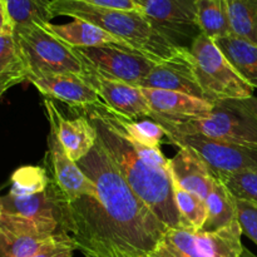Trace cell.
<instances>
[{"label":"cell","instance_id":"5","mask_svg":"<svg viewBox=\"0 0 257 257\" xmlns=\"http://www.w3.org/2000/svg\"><path fill=\"white\" fill-rule=\"evenodd\" d=\"M241 236L238 221L212 232L168 228L147 257H241Z\"/></svg>","mask_w":257,"mask_h":257},{"label":"cell","instance_id":"4","mask_svg":"<svg viewBox=\"0 0 257 257\" xmlns=\"http://www.w3.org/2000/svg\"><path fill=\"white\" fill-rule=\"evenodd\" d=\"M150 118L163 128L176 132L257 147V97L255 95L215 100L212 109L201 117L170 119L152 112Z\"/></svg>","mask_w":257,"mask_h":257},{"label":"cell","instance_id":"24","mask_svg":"<svg viewBox=\"0 0 257 257\" xmlns=\"http://www.w3.org/2000/svg\"><path fill=\"white\" fill-rule=\"evenodd\" d=\"M198 25L202 34L212 40L231 35L226 0H196Z\"/></svg>","mask_w":257,"mask_h":257},{"label":"cell","instance_id":"1","mask_svg":"<svg viewBox=\"0 0 257 257\" xmlns=\"http://www.w3.org/2000/svg\"><path fill=\"white\" fill-rule=\"evenodd\" d=\"M78 166L95 193L68 202L63 231L85 257H147L167 226L136 195L98 140Z\"/></svg>","mask_w":257,"mask_h":257},{"label":"cell","instance_id":"23","mask_svg":"<svg viewBox=\"0 0 257 257\" xmlns=\"http://www.w3.org/2000/svg\"><path fill=\"white\" fill-rule=\"evenodd\" d=\"M13 28L30 24L47 25L53 19L50 8L54 0H2Z\"/></svg>","mask_w":257,"mask_h":257},{"label":"cell","instance_id":"28","mask_svg":"<svg viewBox=\"0 0 257 257\" xmlns=\"http://www.w3.org/2000/svg\"><path fill=\"white\" fill-rule=\"evenodd\" d=\"M112 109V108H110ZM118 122L128 137L138 145L147 148H160L163 137H166L165 130L153 119L136 120L113 110Z\"/></svg>","mask_w":257,"mask_h":257},{"label":"cell","instance_id":"34","mask_svg":"<svg viewBox=\"0 0 257 257\" xmlns=\"http://www.w3.org/2000/svg\"><path fill=\"white\" fill-rule=\"evenodd\" d=\"M8 33H14V28L10 23L4 4L0 2V34H8Z\"/></svg>","mask_w":257,"mask_h":257},{"label":"cell","instance_id":"2","mask_svg":"<svg viewBox=\"0 0 257 257\" xmlns=\"http://www.w3.org/2000/svg\"><path fill=\"white\" fill-rule=\"evenodd\" d=\"M73 112L85 115L97 132L98 142L136 195L168 228L180 227L173 198L170 160L161 148H147L131 140L113 109L102 100Z\"/></svg>","mask_w":257,"mask_h":257},{"label":"cell","instance_id":"29","mask_svg":"<svg viewBox=\"0 0 257 257\" xmlns=\"http://www.w3.org/2000/svg\"><path fill=\"white\" fill-rule=\"evenodd\" d=\"M50 177L47 170L39 166L20 167L12 176L9 193L13 196H29L42 192L49 186Z\"/></svg>","mask_w":257,"mask_h":257},{"label":"cell","instance_id":"38","mask_svg":"<svg viewBox=\"0 0 257 257\" xmlns=\"http://www.w3.org/2000/svg\"><path fill=\"white\" fill-rule=\"evenodd\" d=\"M0 2H2V0H0Z\"/></svg>","mask_w":257,"mask_h":257},{"label":"cell","instance_id":"33","mask_svg":"<svg viewBox=\"0 0 257 257\" xmlns=\"http://www.w3.org/2000/svg\"><path fill=\"white\" fill-rule=\"evenodd\" d=\"M80 2L88 3L90 5L105 9L125 10V12H140L138 5L135 0H80Z\"/></svg>","mask_w":257,"mask_h":257},{"label":"cell","instance_id":"15","mask_svg":"<svg viewBox=\"0 0 257 257\" xmlns=\"http://www.w3.org/2000/svg\"><path fill=\"white\" fill-rule=\"evenodd\" d=\"M27 80L49 99H57L70 108L95 104L100 98L89 82L73 73H27Z\"/></svg>","mask_w":257,"mask_h":257},{"label":"cell","instance_id":"3","mask_svg":"<svg viewBox=\"0 0 257 257\" xmlns=\"http://www.w3.org/2000/svg\"><path fill=\"white\" fill-rule=\"evenodd\" d=\"M53 18L69 17L92 23L156 63L172 57L180 48L161 35L140 12L105 9L80 0H54Z\"/></svg>","mask_w":257,"mask_h":257},{"label":"cell","instance_id":"14","mask_svg":"<svg viewBox=\"0 0 257 257\" xmlns=\"http://www.w3.org/2000/svg\"><path fill=\"white\" fill-rule=\"evenodd\" d=\"M140 87L175 90L200 99L208 100L207 95L202 90L196 77L195 64L190 49H183V48H180L168 59L157 63L150 74L141 83Z\"/></svg>","mask_w":257,"mask_h":257},{"label":"cell","instance_id":"26","mask_svg":"<svg viewBox=\"0 0 257 257\" xmlns=\"http://www.w3.org/2000/svg\"><path fill=\"white\" fill-rule=\"evenodd\" d=\"M173 198L180 216V227L201 231L207 220L206 201L191 193L172 181Z\"/></svg>","mask_w":257,"mask_h":257},{"label":"cell","instance_id":"25","mask_svg":"<svg viewBox=\"0 0 257 257\" xmlns=\"http://www.w3.org/2000/svg\"><path fill=\"white\" fill-rule=\"evenodd\" d=\"M231 35L257 45V0H226Z\"/></svg>","mask_w":257,"mask_h":257},{"label":"cell","instance_id":"13","mask_svg":"<svg viewBox=\"0 0 257 257\" xmlns=\"http://www.w3.org/2000/svg\"><path fill=\"white\" fill-rule=\"evenodd\" d=\"M55 223H39L13 215L0 216V257H30L53 235L60 232Z\"/></svg>","mask_w":257,"mask_h":257},{"label":"cell","instance_id":"9","mask_svg":"<svg viewBox=\"0 0 257 257\" xmlns=\"http://www.w3.org/2000/svg\"><path fill=\"white\" fill-rule=\"evenodd\" d=\"M147 22L175 47L190 49L201 34L196 0H135Z\"/></svg>","mask_w":257,"mask_h":257},{"label":"cell","instance_id":"19","mask_svg":"<svg viewBox=\"0 0 257 257\" xmlns=\"http://www.w3.org/2000/svg\"><path fill=\"white\" fill-rule=\"evenodd\" d=\"M141 88V87H140ZM153 113L175 119L183 117H201L212 109L213 103L175 90L141 88Z\"/></svg>","mask_w":257,"mask_h":257},{"label":"cell","instance_id":"39","mask_svg":"<svg viewBox=\"0 0 257 257\" xmlns=\"http://www.w3.org/2000/svg\"><path fill=\"white\" fill-rule=\"evenodd\" d=\"M72 257H73V256H72Z\"/></svg>","mask_w":257,"mask_h":257},{"label":"cell","instance_id":"31","mask_svg":"<svg viewBox=\"0 0 257 257\" xmlns=\"http://www.w3.org/2000/svg\"><path fill=\"white\" fill-rule=\"evenodd\" d=\"M78 250L74 238L64 231L53 235L37 252L30 257H72Z\"/></svg>","mask_w":257,"mask_h":257},{"label":"cell","instance_id":"30","mask_svg":"<svg viewBox=\"0 0 257 257\" xmlns=\"http://www.w3.org/2000/svg\"><path fill=\"white\" fill-rule=\"evenodd\" d=\"M216 178L225 185L233 198L257 203V171L220 173Z\"/></svg>","mask_w":257,"mask_h":257},{"label":"cell","instance_id":"6","mask_svg":"<svg viewBox=\"0 0 257 257\" xmlns=\"http://www.w3.org/2000/svg\"><path fill=\"white\" fill-rule=\"evenodd\" d=\"M196 77L210 102L252 97L255 88L236 73L215 40L201 33L190 47Z\"/></svg>","mask_w":257,"mask_h":257},{"label":"cell","instance_id":"10","mask_svg":"<svg viewBox=\"0 0 257 257\" xmlns=\"http://www.w3.org/2000/svg\"><path fill=\"white\" fill-rule=\"evenodd\" d=\"M83 64L108 79L140 87L157 64L146 55L120 45L73 48Z\"/></svg>","mask_w":257,"mask_h":257},{"label":"cell","instance_id":"8","mask_svg":"<svg viewBox=\"0 0 257 257\" xmlns=\"http://www.w3.org/2000/svg\"><path fill=\"white\" fill-rule=\"evenodd\" d=\"M163 130L168 142L195 152L215 177L220 173L257 171V147L221 142L200 135H186L168 128Z\"/></svg>","mask_w":257,"mask_h":257},{"label":"cell","instance_id":"21","mask_svg":"<svg viewBox=\"0 0 257 257\" xmlns=\"http://www.w3.org/2000/svg\"><path fill=\"white\" fill-rule=\"evenodd\" d=\"M215 43L236 73L257 89V45L233 35L221 38Z\"/></svg>","mask_w":257,"mask_h":257},{"label":"cell","instance_id":"7","mask_svg":"<svg viewBox=\"0 0 257 257\" xmlns=\"http://www.w3.org/2000/svg\"><path fill=\"white\" fill-rule=\"evenodd\" d=\"M27 73H73L83 75L85 67L72 47L55 37L45 25L15 28Z\"/></svg>","mask_w":257,"mask_h":257},{"label":"cell","instance_id":"27","mask_svg":"<svg viewBox=\"0 0 257 257\" xmlns=\"http://www.w3.org/2000/svg\"><path fill=\"white\" fill-rule=\"evenodd\" d=\"M27 80V68L14 33L0 34V80Z\"/></svg>","mask_w":257,"mask_h":257},{"label":"cell","instance_id":"36","mask_svg":"<svg viewBox=\"0 0 257 257\" xmlns=\"http://www.w3.org/2000/svg\"><path fill=\"white\" fill-rule=\"evenodd\" d=\"M241 257H257V256L255 255V253L251 252L250 250H247L246 247H243V251H242V253H241Z\"/></svg>","mask_w":257,"mask_h":257},{"label":"cell","instance_id":"12","mask_svg":"<svg viewBox=\"0 0 257 257\" xmlns=\"http://www.w3.org/2000/svg\"><path fill=\"white\" fill-rule=\"evenodd\" d=\"M67 205V198L52 180L42 192L29 196H13L8 193L0 198L2 213L39 223H55L62 231L65 222Z\"/></svg>","mask_w":257,"mask_h":257},{"label":"cell","instance_id":"17","mask_svg":"<svg viewBox=\"0 0 257 257\" xmlns=\"http://www.w3.org/2000/svg\"><path fill=\"white\" fill-rule=\"evenodd\" d=\"M44 107L48 120L54 124L58 138L69 157L78 163L85 156L89 155L98 140L95 128L90 120L83 114L69 119L64 118L54 102L49 98L44 99Z\"/></svg>","mask_w":257,"mask_h":257},{"label":"cell","instance_id":"37","mask_svg":"<svg viewBox=\"0 0 257 257\" xmlns=\"http://www.w3.org/2000/svg\"><path fill=\"white\" fill-rule=\"evenodd\" d=\"M0 216H2V207H0Z\"/></svg>","mask_w":257,"mask_h":257},{"label":"cell","instance_id":"11","mask_svg":"<svg viewBox=\"0 0 257 257\" xmlns=\"http://www.w3.org/2000/svg\"><path fill=\"white\" fill-rule=\"evenodd\" d=\"M44 165L50 180L59 187L68 202H74L84 196L95 193L94 183L80 170L78 163L65 152L58 138L57 130L50 122Z\"/></svg>","mask_w":257,"mask_h":257},{"label":"cell","instance_id":"16","mask_svg":"<svg viewBox=\"0 0 257 257\" xmlns=\"http://www.w3.org/2000/svg\"><path fill=\"white\" fill-rule=\"evenodd\" d=\"M85 67L83 77L92 84L100 100L119 114L137 119L140 117L150 118L152 109L140 87L127 84L119 80L108 79L98 74L92 68Z\"/></svg>","mask_w":257,"mask_h":257},{"label":"cell","instance_id":"20","mask_svg":"<svg viewBox=\"0 0 257 257\" xmlns=\"http://www.w3.org/2000/svg\"><path fill=\"white\" fill-rule=\"evenodd\" d=\"M48 30L62 42L72 48L79 47H100V45H120V47L132 48L118 38L105 30L100 29L92 23L84 22L80 19H73V22L67 24H49L45 25ZM135 50V49H133Z\"/></svg>","mask_w":257,"mask_h":257},{"label":"cell","instance_id":"22","mask_svg":"<svg viewBox=\"0 0 257 257\" xmlns=\"http://www.w3.org/2000/svg\"><path fill=\"white\" fill-rule=\"evenodd\" d=\"M207 220L201 231H217L237 221L236 200L222 182L216 178L212 191L206 198Z\"/></svg>","mask_w":257,"mask_h":257},{"label":"cell","instance_id":"35","mask_svg":"<svg viewBox=\"0 0 257 257\" xmlns=\"http://www.w3.org/2000/svg\"><path fill=\"white\" fill-rule=\"evenodd\" d=\"M19 80H15V79H3L0 80V98L3 97L5 92H7L9 88H12L13 85H17L19 84Z\"/></svg>","mask_w":257,"mask_h":257},{"label":"cell","instance_id":"32","mask_svg":"<svg viewBox=\"0 0 257 257\" xmlns=\"http://www.w3.org/2000/svg\"><path fill=\"white\" fill-rule=\"evenodd\" d=\"M236 208H237V221L242 228V233H245L257 245V203L236 200Z\"/></svg>","mask_w":257,"mask_h":257},{"label":"cell","instance_id":"18","mask_svg":"<svg viewBox=\"0 0 257 257\" xmlns=\"http://www.w3.org/2000/svg\"><path fill=\"white\" fill-rule=\"evenodd\" d=\"M170 172L173 182L203 200L212 191L216 181L207 165L187 148H180L175 157L171 158Z\"/></svg>","mask_w":257,"mask_h":257}]
</instances>
